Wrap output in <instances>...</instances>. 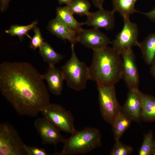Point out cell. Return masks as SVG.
Instances as JSON below:
<instances>
[{
  "label": "cell",
  "mask_w": 155,
  "mask_h": 155,
  "mask_svg": "<svg viewBox=\"0 0 155 155\" xmlns=\"http://www.w3.org/2000/svg\"><path fill=\"white\" fill-rule=\"evenodd\" d=\"M137 0H112L114 13L119 12L123 19L129 18L130 15L139 11L136 10L135 5Z\"/></svg>",
  "instance_id": "20"
},
{
  "label": "cell",
  "mask_w": 155,
  "mask_h": 155,
  "mask_svg": "<svg viewBox=\"0 0 155 155\" xmlns=\"http://www.w3.org/2000/svg\"><path fill=\"white\" fill-rule=\"evenodd\" d=\"M55 66L49 65L46 72L41 74V76L43 80L47 82L50 92L53 94L58 96L61 94L65 80L61 70L56 68Z\"/></svg>",
  "instance_id": "14"
},
{
  "label": "cell",
  "mask_w": 155,
  "mask_h": 155,
  "mask_svg": "<svg viewBox=\"0 0 155 155\" xmlns=\"http://www.w3.org/2000/svg\"><path fill=\"white\" fill-rule=\"evenodd\" d=\"M74 46L71 44V57L61 67V70L68 87L79 91L86 88L87 82L90 80L89 70L86 64L77 57Z\"/></svg>",
  "instance_id": "4"
},
{
  "label": "cell",
  "mask_w": 155,
  "mask_h": 155,
  "mask_svg": "<svg viewBox=\"0 0 155 155\" xmlns=\"http://www.w3.org/2000/svg\"><path fill=\"white\" fill-rule=\"evenodd\" d=\"M153 132L149 131L144 135L143 142L139 151V155H151L154 142Z\"/></svg>",
  "instance_id": "24"
},
{
  "label": "cell",
  "mask_w": 155,
  "mask_h": 155,
  "mask_svg": "<svg viewBox=\"0 0 155 155\" xmlns=\"http://www.w3.org/2000/svg\"></svg>",
  "instance_id": "34"
},
{
  "label": "cell",
  "mask_w": 155,
  "mask_h": 155,
  "mask_svg": "<svg viewBox=\"0 0 155 155\" xmlns=\"http://www.w3.org/2000/svg\"><path fill=\"white\" fill-rule=\"evenodd\" d=\"M100 111L104 120L111 125L122 106L117 97L115 86L97 85Z\"/></svg>",
  "instance_id": "6"
},
{
  "label": "cell",
  "mask_w": 155,
  "mask_h": 155,
  "mask_svg": "<svg viewBox=\"0 0 155 155\" xmlns=\"http://www.w3.org/2000/svg\"><path fill=\"white\" fill-rule=\"evenodd\" d=\"M37 24V21H34L31 24L26 26L15 25L11 26L10 28L5 31V32L12 36H18L21 41H22L25 35L31 39V36L28 34V32L36 27Z\"/></svg>",
  "instance_id": "23"
},
{
  "label": "cell",
  "mask_w": 155,
  "mask_h": 155,
  "mask_svg": "<svg viewBox=\"0 0 155 155\" xmlns=\"http://www.w3.org/2000/svg\"><path fill=\"white\" fill-rule=\"evenodd\" d=\"M26 146L13 125L0 123V155H28Z\"/></svg>",
  "instance_id": "5"
},
{
  "label": "cell",
  "mask_w": 155,
  "mask_h": 155,
  "mask_svg": "<svg viewBox=\"0 0 155 155\" xmlns=\"http://www.w3.org/2000/svg\"><path fill=\"white\" fill-rule=\"evenodd\" d=\"M151 155H155V139L154 140L153 146Z\"/></svg>",
  "instance_id": "33"
},
{
  "label": "cell",
  "mask_w": 155,
  "mask_h": 155,
  "mask_svg": "<svg viewBox=\"0 0 155 155\" xmlns=\"http://www.w3.org/2000/svg\"><path fill=\"white\" fill-rule=\"evenodd\" d=\"M48 29L53 34L63 40H67L71 44L78 42L77 33L61 22L57 17L49 22Z\"/></svg>",
  "instance_id": "15"
},
{
  "label": "cell",
  "mask_w": 155,
  "mask_h": 155,
  "mask_svg": "<svg viewBox=\"0 0 155 155\" xmlns=\"http://www.w3.org/2000/svg\"><path fill=\"white\" fill-rule=\"evenodd\" d=\"M146 63L152 65L155 61V32L150 34L138 46Z\"/></svg>",
  "instance_id": "17"
},
{
  "label": "cell",
  "mask_w": 155,
  "mask_h": 155,
  "mask_svg": "<svg viewBox=\"0 0 155 155\" xmlns=\"http://www.w3.org/2000/svg\"><path fill=\"white\" fill-rule=\"evenodd\" d=\"M56 12V17L63 24L77 34L82 29V26L85 24L84 22H78L66 6L57 7Z\"/></svg>",
  "instance_id": "18"
},
{
  "label": "cell",
  "mask_w": 155,
  "mask_h": 155,
  "mask_svg": "<svg viewBox=\"0 0 155 155\" xmlns=\"http://www.w3.org/2000/svg\"><path fill=\"white\" fill-rule=\"evenodd\" d=\"M93 51L92 62L89 67L90 80L97 85L115 86L122 78L121 55L112 47Z\"/></svg>",
  "instance_id": "2"
},
{
  "label": "cell",
  "mask_w": 155,
  "mask_h": 155,
  "mask_svg": "<svg viewBox=\"0 0 155 155\" xmlns=\"http://www.w3.org/2000/svg\"><path fill=\"white\" fill-rule=\"evenodd\" d=\"M66 6L73 14L86 16L90 12L91 5L87 0H71L69 4Z\"/></svg>",
  "instance_id": "22"
},
{
  "label": "cell",
  "mask_w": 155,
  "mask_h": 155,
  "mask_svg": "<svg viewBox=\"0 0 155 155\" xmlns=\"http://www.w3.org/2000/svg\"><path fill=\"white\" fill-rule=\"evenodd\" d=\"M34 34L31 39L30 47L31 49L35 50L37 48H39L44 42L39 28L35 27L34 28Z\"/></svg>",
  "instance_id": "26"
},
{
  "label": "cell",
  "mask_w": 155,
  "mask_h": 155,
  "mask_svg": "<svg viewBox=\"0 0 155 155\" xmlns=\"http://www.w3.org/2000/svg\"><path fill=\"white\" fill-rule=\"evenodd\" d=\"M132 121L121 110L118 113L111 125L115 141L120 140L125 132L130 127Z\"/></svg>",
  "instance_id": "19"
},
{
  "label": "cell",
  "mask_w": 155,
  "mask_h": 155,
  "mask_svg": "<svg viewBox=\"0 0 155 155\" xmlns=\"http://www.w3.org/2000/svg\"><path fill=\"white\" fill-rule=\"evenodd\" d=\"M59 3L61 4H65L67 5H69L70 2L71 0H57Z\"/></svg>",
  "instance_id": "32"
},
{
  "label": "cell",
  "mask_w": 155,
  "mask_h": 155,
  "mask_svg": "<svg viewBox=\"0 0 155 155\" xmlns=\"http://www.w3.org/2000/svg\"><path fill=\"white\" fill-rule=\"evenodd\" d=\"M133 148L131 146L126 145L119 140L115 141L111 150V155H129L133 152Z\"/></svg>",
  "instance_id": "25"
},
{
  "label": "cell",
  "mask_w": 155,
  "mask_h": 155,
  "mask_svg": "<svg viewBox=\"0 0 155 155\" xmlns=\"http://www.w3.org/2000/svg\"><path fill=\"white\" fill-rule=\"evenodd\" d=\"M26 150L28 155H48L45 149L36 146L26 145Z\"/></svg>",
  "instance_id": "27"
},
{
  "label": "cell",
  "mask_w": 155,
  "mask_h": 155,
  "mask_svg": "<svg viewBox=\"0 0 155 155\" xmlns=\"http://www.w3.org/2000/svg\"><path fill=\"white\" fill-rule=\"evenodd\" d=\"M40 113L60 131L71 134L76 130L71 112L61 105L50 103L43 108Z\"/></svg>",
  "instance_id": "7"
},
{
  "label": "cell",
  "mask_w": 155,
  "mask_h": 155,
  "mask_svg": "<svg viewBox=\"0 0 155 155\" xmlns=\"http://www.w3.org/2000/svg\"><path fill=\"white\" fill-rule=\"evenodd\" d=\"M34 126L44 144L56 145L65 141L60 131L44 117L37 119Z\"/></svg>",
  "instance_id": "11"
},
{
  "label": "cell",
  "mask_w": 155,
  "mask_h": 155,
  "mask_svg": "<svg viewBox=\"0 0 155 155\" xmlns=\"http://www.w3.org/2000/svg\"><path fill=\"white\" fill-rule=\"evenodd\" d=\"M142 13L150 20L155 22V7L150 11L146 12H143Z\"/></svg>",
  "instance_id": "28"
},
{
  "label": "cell",
  "mask_w": 155,
  "mask_h": 155,
  "mask_svg": "<svg viewBox=\"0 0 155 155\" xmlns=\"http://www.w3.org/2000/svg\"><path fill=\"white\" fill-rule=\"evenodd\" d=\"M114 13L112 11L104 9L103 7L98 9V11L89 12L86 16L87 20L85 24L94 28H102L106 30H112L115 27V20Z\"/></svg>",
  "instance_id": "12"
},
{
  "label": "cell",
  "mask_w": 155,
  "mask_h": 155,
  "mask_svg": "<svg viewBox=\"0 0 155 155\" xmlns=\"http://www.w3.org/2000/svg\"><path fill=\"white\" fill-rule=\"evenodd\" d=\"M41 74L26 62L0 65V91L21 116L34 117L49 104L50 97Z\"/></svg>",
  "instance_id": "1"
},
{
  "label": "cell",
  "mask_w": 155,
  "mask_h": 155,
  "mask_svg": "<svg viewBox=\"0 0 155 155\" xmlns=\"http://www.w3.org/2000/svg\"><path fill=\"white\" fill-rule=\"evenodd\" d=\"M121 56L123 61L122 79L129 89H138L140 77L133 50L132 49L127 50Z\"/></svg>",
  "instance_id": "9"
},
{
  "label": "cell",
  "mask_w": 155,
  "mask_h": 155,
  "mask_svg": "<svg viewBox=\"0 0 155 155\" xmlns=\"http://www.w3.org/2000/svg\"><path fill=\"white\" fill-rule=\"evenodd\" d=\"M151 65L150 72L152 76L155 79V61Z\"/></svg>",
  "instance_id": "31"
},
{
  "label": "cell",
  "mask_w": 155,
  "mask_h": 155,
  "mask_svg": "<svg viewBox=\"0 0 155 155\" xmlns=\"http://www.w3.org/2000/svg\"><path fill=\"white\" fill-rule=\"evenodd\" d=\"M10 0H0V9L1 11L5 10L7 8Z\"/></svg>",
  "instance_id": "29"
},
{
  "label": "cell",
  "mask_w": 155,
  "mask_h": 155,
  "mask_svg": "<svg viewBox=\"0 0 155 155\" xmlns=\"http://www.w3.org/2000/svg\"><path fill=\"white\" fill-rule=\"evenodd\" d=\"M105 0H92L94 6L99 9L103 7V3Z\"/></svg>",
  "instance_id": "30"
},
{
  "label": "cell",
  "mask_w": 155,
  "mask_h": 155,
  "mask_svg": "<svg viewBox=\"0 0 155 155\" xmlns=\"http://www.w3.org/2000/svg\"><path fill=\"white\" fill-rule=\"evenodd\" d=\"M139 89H129L125 102L121 110L132 120L137 123L142 120V107Z\"/></svg>",
  "instance_id": "13"
},
{
  "label": "cell",
  "mask_w": 155,
  "mask_h": 155,
  "mask_svg": "<svg viewBox=\"0 0 155 155\" xmlns=\"http://www.w3.org/2000/svg\"><path fill=\"white\" fill-rule=\"evenodd\" d=\"M40 54L44 62L49 65H55L59 63L64 57V56L57 53L50 44L44 42L39 48Z\"/></svg>",
  "instance_id": "21"
},
{
  "label": "cell",
  "mask_w": 155,
  "mask_h": 155,
  "mask_svg": "<svg viewBox=\"0 0 155 155\" xmlns=\"http://www.w3.org/2000/svg\"><path fill=\"white\" fill-rule=\"evenodd\" d=\"M63 143L62 150L55 154H85L101 146V133L97 128L86 127L81 130H76L69 138L65 139Z\"/></svg>",
  "instance_id": "3"
},
{
  "label": "cell",
  "mask_w": 155,
  "mask_h": 155,
  "mask_svg": "<svg viewBox=\"0 0 155 155\" xmlns=\"http://www.w3.org/2000/svg\"><path fill=\"white\" fill-rule=\"evenodd\" d=\"M77 34L78 42L93 51L104 48L111 44L108 36L98 29L82 28Z\"/></svg>",
  "instance_id": "10"
},
{
  "label": "cell",
  "mask_w": 155,
  "mask_h": 155,
  "mask_svg": "<svg viewBox=\"0 0 155 155\" xmlns=\"http://www.w3.org/2000/svg\"><path fill=\"white\" fill-rule=\"evenodd\" d=\"M141 104L142 120L145 122H155V96L138 90Z\"/></svg>",
  "instance_id": "16"
},
{
  "label": "cell",
  "mask_w": 155,
  "mask_h": 155,
  "mask_svg": "<svg viewBox=\"0 0 155 155\" xmlns=\"http://www.w3.org/2000/svg\"><path fill=\"white\" fill-rule=\"evenodd\" d=\"M124 24L121 31L111 41L112 47L121 55L124 52L138 46L139 30L137 24L129 18L123 19Z\"/></svg>",
  "instance_id": "8"
}]
</instances>
